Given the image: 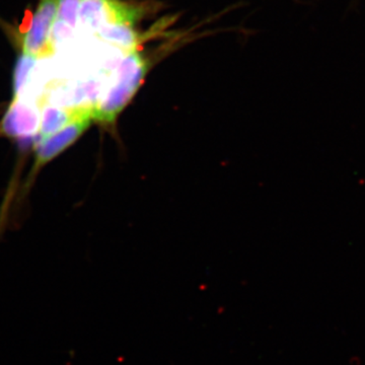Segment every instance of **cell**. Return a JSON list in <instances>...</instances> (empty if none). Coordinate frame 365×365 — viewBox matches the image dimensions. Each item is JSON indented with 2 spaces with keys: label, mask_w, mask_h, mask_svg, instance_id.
Masks as SVG:
<instances>
[{
  "label": "cell",
  "mask_w": 365,
  "mask_h": 365,
  "mask_svg": "<svg viewBox=\"0 0 365 365\" xmlns=\"http://www.w3.org/2000/svg\"><path fill=\"white\" fill-rule=\"evenodd\" d=\"M148 59L137 50L125 53L117 64L116 78L105 98L96 105L95 120L113 123L140 88L148 71Z\"/></svg>",
  "instance_id": "6da1fadb"
},
{
  "label": "cell",
  "mask_w": 365,
  "mask_h": 365,
  "mask_svg": "<svg viewBox=\"0 0 365 365\" xmlns=\"http://www.w3.org/2000/svg\"><path fill=\"white\" fill-rule=\"evenodd\" d=\"M145 6L127 4L119 0H83L79 7L78 20L90 33L114 24L133 26L143 18Z\"/></svg>",
  "instance_id": "7a4b0ae2"
},
{
  "label": "cell",
  "mask_w": 365,
  "mask_h": 365,
  "mask_svg": "<svg viewBox=\"0 0 365 365\" xmlns=\"http://www.w3.org/2000/svg\"><path fill=\"white\" fill-rule=\"evenodd\" d=\"M59 0H40L33 20L21 39L24 53L36 59L45 58L54 54L51 41L53 26L58 14Z\"/></svg>",
  "instance_id": "3957f363"
},
{
  "label": "cell",
  "mask_w": 365,
  "mask_h": 365,
  "mask_svg": "<svg viewBox=\"0 0 365 365\" xmlns=\"http://www.w3.org/2000/svg\"><path fill=\"white\" fill-rule=\"evenodd\" d=\"M41 114L25 98H14L0 123V134L9 138H33L39 133Z\"/></svg>",
  "instance_id": "277c9868"
},
{
  "label": "cell",
  "mask_w": 365,
  "mask_h": 365,
  "mask_svg": "<svg viewBox=\"0 0 365 365\" xmlns=\"http://www.w3.org/2000/svg\"><path fill=\"white\" fill-rule=\"evenodd\" d=\"M91 121L93 120L91 119L78 120L51 135L38 139L33 172L39 170L43 165L76 143L78 137L90 127Z\"/></svg>",
  "instance_id": "5b68a950"
},
{
  "label": "cell",
  "mask_w": 365,
  "mask_h": 365,
  "mask_svg": "<svg viewBox=\"0 0 365 365\" xmlns=\"http://www.w3.org/2000/svg\"><path fill=\"white\" fill-rule=\"evenodd\" d=\"M98 39L124 49L125 53L133 51L138 47L140 38L134 30L133 26L128 24H114L103 26L96 33Z\"/></svg>",
  "instance_id": "8992f818"
},
{
  "label": "cell",
  "mask_w": 365,
  "mask_h": 365,
  "mask_svg": "<svg viewBox=\"0 0 365 365\" xmlns=\"http://www.w3.org/2000/svg\"><path fill=\"white\" fill-rule=\"evenodd\" d=\"M36 60L37 59L35 57L26 55L25 53L20 55L16 60L13 76L14 98L20 97L21 93H23L24 88L30 78L31 71L35 66Z\"/></svg>",
  "instance_id": "52a82bcc"
},
{
  "label": "cell",
  "mask_w": 365,
  "mask_h": 365,
  "mask_svg": "<svg viewBox=\"0 0 365 365\" xmlns=\"http://www.w3.org/2000/svg\"><path fill=\"white\" fill-rule=\"evenodd\" d=\"M83 0H59L57 20L66 23L76 30L78 25L79 7Z\"/></svg>",
  "instance_id": "ba28073f"
},
{
  "label": "cell",
  "mask_w": 365,
  "mask_h": 365,
  "mask_svg": "<svg viewBox=\"0 0 365 365\" xmlns=\"http://www.w3.org/2000/svg\"><path fill=\"white\" fill-rule=\"evenodd\" d=\"M74 29L71 26L67 25L64 21L56 20L54 26H53L51 41L54 47L57 46L66 44L67 41L71 40L73 38Z\"/></svg>",
  "instance_id": "9c48e42d"
}]
</instances>
